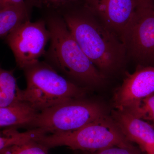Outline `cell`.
<instances>
[{
	"label": "cell",
	"instance_id": "12",
	"mask_svg": "<svg viewBox=\"0 0 154 154\" xmlns=\"http://www.w3.org/2000/svg\"><path fill=\"white\" fill-rule=\"evenodd\" d=\"M30 8L25 2L9 6L0 11V37L7 36L18 25L29 19Z\"/></svg>",
	"mask_w": 154,
	"mask_h": 154
},
{
	"label": "cell",
	"instance_id": "19",
	"mask_svg": "<svg viewBox=\"0 0 154 154\" xmlns=\"http://www.w3.org/2000/svg\"><path fill=\"white\" fill-rule=\"evenodd\" d=\"M5 7L22 5L25 2L24 0H2Z\"/></svg>",
	"mask_w": 154,
	"mask_h": 154
},
{
	"label": "cell",
	"instance_id": "23",
	"mask_svg": "<svg viewBox=\"0 0 154 154\" xmlns=\"http://www.w3.org/2000/svg\"><path fill=\"white\" fill-rule=\"evenodd\" d=\"M75 154H79L75 153Z\"/></svg>",
	"mask_w": 154,
	"mask_h": 154
},
{
	"label": "cell",
	"instance_id": "24",
	"mask_svg": "<svg viewBox=\"0 0 154 154\" xmlns=\"http://www.w3.org/2000/svg\"></svg>",
	"mask_w": 154,
	"mask_h": 154
},
{
	"label": "cell",
	"instance_id": "16",
	"mask_svg": "<svg viewBox=\"0 0 154 154\" xmlns=\"http://www.w3.org/2000/svg\"><path fill=\"white\" fill-rule=\"evenodd\" d=\"M48 151L36 139H33L3 149L0 154H48Z\"/></svg>",
	"mask_w": 154,
	"mask_h": 154
},
{
	"label": "cell",
	"instance_id": "22",
	"mask_svg": "<svg viewBox=\"0 0 154 154\" xmlns=\"http://www.w3.org/2000/svg\"><path fill=\"white\" fill-rule=\"evenodd\" d=\"M147 154H154V148L146 152Z\"/></svg>",
	"mask_w": 154,
	"mask_h": 154
},
{
	"label": "cell",
	"instance_id": "13",
	"mask_svg": "<svg viewBox=\"0 0 154 154\" xmlns=\"http://www.w3.org/2000/svg\"><path fill=\"white\" fill-rule=\"evenodd\" d=\"M20 91L13 71L5 69L0 65V107L21 102Z\"/></svg>",
	"mask_w": 154,
	"mask_h": 154
},
{
	"label": "cell",
	"instance_id": "14",
	"mask_svg": "<svg viewBox=\"0 0 154 154\" xmlns=\"http://www.w3.org/2000/svg\"><path fill=\"white\" fill-rule=\"evenodd\" d=\"M17 128L15 127L7 128L0 131V151L10 146L36 139L47 134L40 128L28 129L23 132H19Z\"/></svg>",
	"mask_w": 154,
	"mask_h": 154
},
{
	"label": "cell",
	"instance_id": "7",
	"mask_svg": "<svg viewBox=\"0 0 154 154\" xmlns=\"http://www.w3.org/2000/svg\"><path fill=\"white\" fill-rule=\"evenodd\" d=\"M121 39L126 54L135 60L154 63V8L136 7Z\"/></svg>",
	"mask_w": 154,
	"mask_h": 154
},
{
	"label": "cell",
	"instance_id": "17",
	"mask_svg": "<svg viewBox=\"0 0 154 154\" xmlns=\"http://www.w3.org/2000/svg\"><path fill=\"white\" fill-rule=\"evenodd\" d=\"M83 154H141L135 146L132 147L113 146L94 152H83Z\"/></svg>",
	"mask_w": 154,
	"mask_h": 154
},
{
	"label": "cell",
	"instance_id": "6",
	"mask_svg": "<svg viewBox=\"0 0 154 154\" xmlns=\"http://www.w3.org/2000/svg\"><path fill=\"white\" fill-rule=\"evenodd\" d=\"M50 34L43 20L22 22L6 36L18 67L24 70L39 61L45 54Z\"/></svg>",
	"mask_w": 154,
	"mask_h": 154
},
{
	"label": "cell",
	"instance_id": "20",
	"mask_svg": "<svg viewBox=\"0 0 154 154\" xmlns=\"http://www.w3.org/2000/svg\"><path fill=\"white\" fill-rule=\"evenodd\" d=\"M145 119V120H150V121H151L154 123V111L152 112L151 113H150L149 114Z\"/></svg>",
	"mask_w": 154,
	"mask_h": 154
},
{
	"label": "cell",
	"instance_id": "2",
	"mask_svg": "<svg viewBox=\"0 0 154 154\" xmlns=\"http://www.w3.org/2000/svg\"><path fill=\"white\" fill-rule=\"evenodd\" d=\"M48 29L50 44L45 54L50 65L71 79L76 84L79 83L86 88L103 84L105 76L83 52L63 19L57 16L50 17Z\"/></svg>",
	"mask_w": 154,
	"mask_h": 154
},
{
	"label": "cell",
	"instance_id": "11",
	"mask_svg": "<svg viewBox=\"0 0 154 154\" xmlns=\"http://www.w3.org/2000/svg\"><path fill=\"white\" fill-rule=\"evenodd\" d=\"M38 112L23 102L0 107V128L26 127L29 129Z\"/></svg>",
	"mask_w": 154,
	"mask_h": 154
},
{
	"label": "cell",
	"instance_id": "10",
	"mask_svg": "<svg viewBox=\"0 0 154 154\" xmlns=\"http://www.w3.org/2000/svg\"><path fill=\"white\" fill-rule=\"evenodd\" d=\"M111 118L125 138L146 152L154 148V127L125 110H114Z\"/></svg>",
	"mask_w": 154,
	"mask_h": 154
},
{
	"label": "cell",
	"instance_id": "8",
	"mask_svg": "<svg viewBox=\"0 0 154 154\" xmlns=\"http://www.w3.org/2000/svg\"><path fill=\"white\" fill-rule=\"evenodd\" d=\"M154 94V66L140 65L133 73H126L113 96L116 110L131 112L143 99Z\"/></svg>",
	"mask_w": 154,
	"mask_h": 154
},
{
	"label": "cell",
	"instance_id": "5",
	"mask_svg": "<svg viewBox=\"0 0 154 154\" xmlns=\"http://www.w3.org/2000/svg\"><path fill=\"white\" fill-rule=\"evenodd\" d=\"M107 115L102 105L85 97L68 100L38 112L30 129L47 134L70 132Z\"/></svg>",
	"mask_w": 154,
	"mask_h": 154
},
{
	"label": "cell",
	"instance_id": "1",
	"mask_svg": "<svg viewBox=\"0 0 154 154\" xmlns=\"http://www.w3.org/2000/svg\"><path fill=\"white\" fill-rule=\"evenodd\" d=\"M63 19L73 37L95 66L110 72L122 65L127 55L122 42L82 5L66 11Z\"/></svg>",
	"mask_w": 154,
	"mask_h": 154
},
{
	"label": "cell",
	"instance_id": "4",
	"mask_svg": "<svg viewBox=\"0 0 154 154\" xmlns=\"http://www.w3.org/2000/svg\"><path fill=\"white\" fill-rule=\"evenodd\" d=\"M36 140L48 150L66 146L74 150L94 152L113 146L132 147L111 117L107 115L75 131L44 135Z\"/></svg>",
	"mask_w": 154,
	"mask_h": 154
},
{
	"label": "cell",
	"instance_id": "9",
	"mask_svg": "<svg viewBox=\"0 0 154 154\" xmlns=\"http://www.w3.org/2000/svg\"><path fill=\"white\" fill-rule=\"evenodd\" d=\"M82 6L122 40L137 3L136 0H84Z\"/></svg>",
	"mask_w": 154,
	"mask_h": 154
},
{
	"label": "cell",
	"instance_id": "15",
	"mask_svg": "<svg viewBox=\"0 0 154 154\" xmlns=\"http://www.w3.org/2000/svg\"><path fill=\"white\" fill-rule=\"evenodd\" d=\"M29 7L48 9L52 11H67L76 8L79 5H83L84 0H25Z\"/></svg>",
	"mask_w": 154,
	"mask_h": 154
},
{
	"label": "cell",
	"instance_id": "18",
	"mask_svg": "<svg viewBox=\"0 0 154 154\" xmlns=\"http://www.w3.org/2000/svg\"><path fill=\"white\" fill-rule=\"evenodd\" d=\"M137 7L154 8V0H136Z\"/></svg>",
	"mask_w": 154,
	"mask_h": 154
},
{
	"label": "cell",
	"instance_id": "3",
	"mask_svg": "<svg viewBox=\"0 0 154 154\" xmlns=\"http://www.w3.org/2000/svg\"><path fill=\"white\" fill-rule=\"evenodd\" d=\"M24 71L27 87L21 89L20 100L38 112L87 94V88L59 74L47 63L38 61Z\"/></svg>",
	"mask_w": 154,
	"mask_h": 154
},
{
	"label": "cell",
	"instance_id": "21",
	"mask_svg": "<svg viewBox=\"0 0 154 154\" xmlns=\"http://www.w3.org/2000/svg\"><path fill=\"white\" fill-rule=\"evenodd\" d=\"M5 7L4 5H3L2 2V0H0V11L2 10V9L5 8Z\"/></svg>",
	"mask_w": 154,
	"mask_h": 154
}]
</instances>
